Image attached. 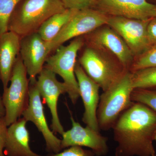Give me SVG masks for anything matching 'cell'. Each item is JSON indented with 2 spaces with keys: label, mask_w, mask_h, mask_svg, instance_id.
Returning a JSON list of instances; mask_svg holds the SVG:
<instances>
[{
  "label": "cell",
  "mask_w": 156,
  "mask_h": 156,
  "mask_svg": "<svg viewBox=\"0 0 156 156\" xmlns=\"http://www.w3.org/2000/svg\"><path fill=\"white\" fill-rule=\"evenodd\" d=\"M112 129L118 144L115 156H156V112L150 108L134 102L120 115Z\"/></svg>",
  "instance_id": "1"
},
{
  "label": "cell",
  "mask_w": 156,
  "mask_h": 156,
  "mask_svg": "<svg viewBox=\"0 0 156 156\" xmlns=\"http://www.w3.org/2000/svg\"><path fill=\"white\" fill-rule=\"evenodd\" d=\"M66 9L61 0H21L11 15L8 31L21 38L37 32L49 17Z\"/></svg>",
  "instance_id": "2"
},
{
  "label": "cell",
  "mask_w": 156,
  "mask_h": 156,
  "mask_svg": "<svg viewBox=\"0 0 156 156\" xmlns=\"http://www.w3.org/2000/svg\"><path fill=\"white\" fill-rule=\"evenodd\" d=\"M78 62L89 77L103 92L114 85L128 70L108 51L85 44Z\"/></svg>",
  "instance_id": "3"
},
{
  "label": "cell",
  "mask_w": 156,
  "mask_h": 156,
  "mask_svg": "<svg viewBox=\"0 0 156 156\" xmlns=\"http://www.w3.org/2000/svg\"><path fill=\"white\" fill-rule=\"evenodd\" d=\"M134 89L131 73L128 71L101 94L97 111L100 130L108 131L112 128L120 115L133 105L131 95Z\"/></svg>",
  "instance_id": "4"
},
{
  "label": "cell",
  "mask_w": 156,
  "mask_h": 156,
  "mask_svg": "<svg viewBox=\"0 0 156 156\" xmlns=\"http://www.w3.org/2000/svg\"><path fill=\"white\" fill-rule=\"evenodd\" d=\"M85 44L83 36L73 39L67 46L58 47L53 55L49 56L45 67L62 79L72 102L75 104L80 97L77 80L75 73L78 52Z\"/></svg>",
  "instance_id": "5"
},
{
  "label": "cell",
  "mask_w": 156,
  "mask_h": 156,
  "mask_svg": "<svg viewBox=\"0 0 156 156\" xmlns=\"http://www.w3.org/2000/svg\"><path fill=\"white\" fill-rule=\"evenodd\" d=\"M27 75L19 54L12 70L10 86L4 89L2 96L8 127L20 119L28 106L30 80Z\"/></svg>",
  "instance_id": "6"
},
{
  "label": "cell",
  "mask_w": 156,
  "mask_h": 156,
  "mask_svg": "<svg viewBox=\"0 0 156 156\" xmlns=\"http://www.w3.org/2000/svg\"><path fill=\"white\" fill-rule=\"evenodd\" d=\"M108 16L95 9L79 10L53 40L47 42L50 53L71 39L83 36L106 24Z\"/></svg>",
  "instance_id": "7"
},
{
  "label": "cell",
  "mask_w": 156,
  "mask_h": 156,
  "mask_svg": "<svg viewBox=\"0 0 156 156\" xmlns=\"http://www.w3.org/2000/svg\"><path fill=\"white\" fill-rule=\"evenodd\" d=\"M150 19L141 20L108 16L106 24L120 35L135 57L151 47L147 35V27Z\"/></svg>",
  "instance_id": "8"
},
{
  "label": "cell",
  "mask_w": 156,
  "mask_h": 156,
  "mask_svg": "<svg viewBox=\"0 0 156 156\" xmlns=\"http://www.w3.org/2000/svg\"><path fill=\"white\" fill-rule=\"evenodd\" d=\"M83 37L85 44L108 51L129 71L134 62V55L122 37L109 26H101Z\"/></svg>",
  "instance_id": "9"
},
{
  "label": "cell",
  "mask_w": 156,
  "mask_h": 156,
  "mask_svg": "<svg viewBox=\"0 0 156 156\" xmlns=\"http://www.w3.org/2000/svg\"><path fill=\"white\" fill-rule=\"evenodd\" d=\"M92 9L108 16L141 20L156 17V4L148 0H98Z\"/></svg>",
  "instance_id": "10"
},
{
  "label": "cell",
  "mask_w": 156,
  "mask_h": 156,
  "mask_svg": "<svg viewBox=\"0 0 156 156\" xmlns=\"http://www.w3.org/2000/svg\"><path fill=\"white\" fill-rule=\"evenodd\" d=\"M36 81L30 82L29 101L27 108L23 113V118L27 122L33 123L41 133L46 143L47 151L49 154L57 153L62 150L61 140L56 137L48 127Z\"/></svg>",
  "instance_id": "11"
},
{
  "label": "cell",
  "mask_w": 156,
  "mask_h": 156,
  "mask_svg": "<svg viewBox=\"0 0 156 156\" xmlns=\"http://www.w3.org/2000/svg\"><path fill=\"white\" fill-rule=\"evenodd\" d=\"M72 127L62 134L61 148L63 150L72 146L89 148L96 156H104L108 153V138L88 126L83 127L71 115Z\"/></svg>",
  "instance_id": "12"
},
{
  "label": "cell",
  "mask_w": 156,
  "mask_h": 156,
  "mask_svg": "<svg viewBox=\"0 0 156 156\" xmlns=\"http://www.w3.org/2000/svg\"><path fill=\"white\" fill-rule=\"evenodd\" d=\"M36 85L41 97L50 109L53 132L62 135L65 131L58 117L57 104L60 95L67 93L66 86L57 80L56 74L45 66L39 74Z\"/></svg>",
  "instance_id": "13"
},
{
  "label": "cell",
  "mask_w": 156,
  "mask_h": 156,
  "mask_svg": "<svg viewBox=\"0 0 156 156\" xmlns=\"http://www.w3.org/2000/svg\"><path fill=\"white\" fill-rule=\"evenodd\" d=\"M50 53L48 43L37 32L21 38L20 55L29 77L30 82H35Z\"/></svg>",
  "instance_id": "14"
},
{
  "label": "cell",
  "mask_w": 156,
  "mask_h": 156,
  "mask_svg": "<svg viewBox=\"0 0 156 156\" xmlns=\"http://www.w3.org/2000/svg\"><path fill=\"white\" fill-rule=\"evenodd\" d=\"M75 73L79 85L80 96L82 98L85 108L82 121L88 127L99 131L97 111L100 99V87L87 75L78 60Z\"/></svg>",
  "instance_id": "15"
},
{
  "label": "cell",
  "mask_w": 156,
  "mask_h": 156,
  "mask_svg": "<svg viewBox=\"0 0 156 156\" xmlns=\"http://www.w3.org/2000/svg\"><path fill=\"white\" fill-rule=\"evenodd\" d=\"M21 37L11 31L0 36V76L3 89L8 87L12 70L20 54Z\"/></svg>",
  "instance_id": "16"
},
{
  "label": "cell",
  "mask_w": 156,
  "mask_h": 156,
  "mask_svg": "<svg viewBox=\"0 0 156 156\" xmlns=\"http://www.w3.org/2000/svg\"><path fill=\"white\" fill-rule=\"evenodd\" d=\"M27 122L20 118L9 126L4 153L7 156H44L35 153L30 146Z\"/></svg>",
  "instance_id": "17"
},
{
  "label": "cell",
  "mask_w": 156,
  "mask_h": 156,
  "mask_svg": "<svg viewBox=\"0 0 156 156\" xmlns=\"http://www.w3.org/2000/svg\"><path fill=\"white\" fill-rule=\"evenodd\" d=\"M78 11L66 9L63 12L54 14L41 26L38 33L45 41H51Z\"/></svg>",
  "instance_id": "18"
},
{
  "label": "cell",
  "mask_w": 156,
  "mask_h": 156,
  "mask_svg": "<svg viewBox=\"0 0 156 156\" xmlns=\"http://www.w3.org/2000/svg\"><path fill=\"white\" fill-rule=\"evenodd\" d=\"M131 73L134 89H156V66Z\"/></svg>",
  "instance_id": "19"
},
{
  "label": "cell",
  "mask_w": 156,
  "mask_h": 156,
  "mask_svg": "<svg viewBox=\"0 0 156 156\" xmlns=\"http://www.w3.org/2000/svg\"><path fill=\"white\" fill-rule=\"evenodd\" d=\"M156 66V45L151 46L144 53L134 57L129 71L131 72L145 68Z\"/></svg>",
  "instance_id": "20"
},
{
  "label": "cell",
  "mask_w": 156,
  "mask_h": 156,
  "mask_svg": "<svg viewBox=\"0 0 156 156\" xmlns=\"http://www.w3.org/2000/svg\"><path fill=\"white\" fill-rule=\"evenodd\" d=\"M21 0H0V36L8 31L9 20Z\"/></svg>",
  "instance_id": "21"
},
{
  "label": "cell",
  "mask_w": 156,
  "mask_h": 156,
  "mask_svg": "<svg viewBox=\"0 0 156 156\" xmlns=\"http://www.w3.org/2000/svg\"><path fill=\"white\" fill-rule=\"evenodd\" d=\"M131 100L145 105L156 112V89H134Z\"/></svg>",
  "instance_id": "22"
},
{
  "label": "cell",
  "mask_w": 156,
  "mask_h": 156,
  "mask_svg": "<svg viewBox=\"0 0 156 156\" xmlns=\"http://www.w3.org/2000/svg\"><path fill=\"white\" fill-rule=\"evenodd\" d=\"M91 150H86L82 147L72 146L57 153H49L47 156H95Z\"/></svg>",
  "instance_id": "23"
},
{
  "label": "cell",
  "mask_w": 156,
  "mask_h": 156,
  "mask_svg": "<svg viewBox=\"0 0 156 156\" xmlns=\"http://www.w3.org/2000/svg\"><path fill=\"white\" fill-rule=\"evenodd\" d=\"M66 9L81 10L92 8L98 0H61Z\"/></svg>",
  "instance_id": "24"
},
{
  "label": "cell",
  "mask_w": 156,
  "mask_h": 156,
  "mask_svg": "<svg viewBox=\"0 0 156 156\" xmlns=\"http://www.w3.org/2000/svg\"><path fill=\"white\" fill-rule=\"evenodd\" d=\"M5 117L0 118V156H5L4 153L8 128Z\"/></svg>",
  "instance_id": "25"
},
{
  "label": "cell",
  "mask_w": 156,
  "mask_h": 156,
  "mask_svg": "<svg viewBox=\"0 0 156 156\" xmlns=\"http://www.w3.org/2000/svg\"><path fill=\"white\" fill-rule=\"evenodd\" d=\"M148 40L151 47L156 45V17L151 18L147 27Z\"/></svg>",
  "instance_id": "26"
},
{
  "label": "cell",
  "mask_w": 156,
  "mask_h": 156,
  "mask_svg": "<svg viewBox=\"0 0 156 156\" xmlns=\"http://www.w3.org/2000/svg\"><path fill=\"white\" fill-rule=\"evenodd\" d=\"M5 109L3 104L2 96H0V118L5 116Z\"/></svg>",
  "instance_id": "27"
},
{
  "label": "cell",
  "mask_w": 156,
  "mask_h": 156,
  "mask_svg": "<svg viewBox=\"0 0 156 156\" xmlns=\"http://www.w3.org/2000/svg\"><path fill=\"white\" fill-rule=\"evenodd\" d=\"M154 140H156V132H155V133L154 135Z\"/></svg>",
  "instance_id": "28"
},
{
  "label": "cell",
  "mask_w": 156,
  "mask_h": 156,
  "mask_svg": "<svg viewBox=\"0 0 156 156\" xmlns=\"http://www.w3.org/2000/svg\"><path fill=\"white\" fill-rule=\"evenodd\" d=\"M0 80H1V76H0Z\"/></svg>",
  "instance_id": "29"
},
{
  "label": "cell",
  "mask_w": 156,
  "mask_h": 156,
  "mask_svg": "<svg viewBox=\"0 0 156 156\" xmlns=\"http://www.w3.org/2000/svg\"></svg>",
  "instance_id": "30"
}]
</instances>
